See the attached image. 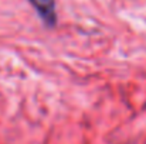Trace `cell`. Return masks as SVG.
Instances as JSON below:
<instances>
[{
	"label": "cell",
	"instance_id": "1",
	"mask_svg": "<svg viewBox=\"0 0 146 144\" xmlns=\"http://www.w3.org/2000/svg\"><path fill=\"white\" fill-rule=\"evenodd\" d=\"M38 16L43 18V21L47 26H54L57 21V14H55V1L54 0H29Z\"/></svg>",
	"mask_w": 146,
	"mask_h": 144
}]
</instances>
